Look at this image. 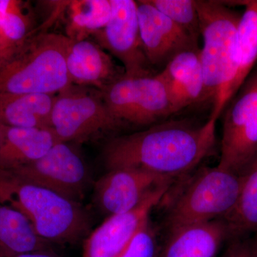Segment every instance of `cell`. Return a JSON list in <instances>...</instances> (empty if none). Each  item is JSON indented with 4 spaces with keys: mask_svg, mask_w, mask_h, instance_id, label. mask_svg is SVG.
<instances>
[{
    "mask_svg": "<svg viewBox=\"0 0 257 257\" xmlns=\"http://www.w3.org/2000/svg\"><path fill=\"white\" fill-rule=\"evenodd\" d=\"M217 119L210 116L201 125L183 120L164 121L117 137L104 147V164L109 170L139 169L177 180L212 155Z\"/></svg>",
    "mask_w": 257,
    "mask_h": 257,
    "instance_id": "6da1fadb",
    "label": "cell"
},
{
    "mask_svg": "<svg viewBox=\"0 0 257 257\" xmlns=\"http://www.w3.org/2000/svg\"><path fill=\"white\" fill-rule=\"evenodd\" d=\"M203 47L200 49L204 89L202 102L212 104L216 119L229 103L236 76V39L241 15L224 2L195 0Z\"/></svg>",
    "mask_w": 257,
    "mask_h": 257,
    "instance_id": "7a4b0ae2",
    "label": "cell"
},
{
    "mask_svg": "<svg viewBox=\"0 0 257 257\" xmlns=\"http://www.w3.org/2000/svg\"><path fill=\"white\" fill-rule=\"evenodd\" d=\"M0 203L20 211L50 243L77 242L90 228L89 214L79 203L2 172Z\"/></svg>",
    "mask_w": 257,
    "mask_h": 257,
    "instance_id": "3957f363",
    "label": "cell"
},
{
    "mask_svg": "<svg viewBox=\"0 0 257 257\" xmlns=\"http://www.w3.org/2000/svg\"><path fill=\"white\" fill-rule=\"evenodd\" d=\"M191 174V173H190ZM172 187L166 214L170 230L198 223L224 219L236 205L241 176L219 166L203 167Z\"/></svg>",
    "mask_w": 257,
    "mask_h": 257,
    "instance_id": "277c9868",
    "label": "cell"
},
{
    "mask_svg": "<svg viewBox=\"0 0 257 257\" xmlns=\"http://www.w3.org/2000/svg\"><path fill=\"white\" fill-rule=\"evenodd\" d=\"M68 37L42 33L29 38L0 67V94H58L72 85L65 62Z\"/></svg>",
    "mask_w": 257,
    "mask_h": 257,
    "instance_id": "5b68a950",
    "label": "cell"
},
{
    "mask_svg": "<svg viewBox=\"0 0 257 257\" xmlns=\"http://www.w3.org/2000/svg\"><path fill=\"white\" fill-rule=\"evenodd\" d=\"M219 166L241 176L257 155V68L224 111Z\"/></svg>",
    "mask_w": 257,
    "mask_h": 257,
    "instance_id": "8992f818",
    "label": "cell"
},
{
    "mask_svg": "<svg viewBox=\"0 0 257 257\" xmlns=\"http://www.w3.org/2000/svg\"><path fill=\"white\" fill-rule=\"evenodd\" d=\"M103 100L120 126H150L174 114L165 84L157 74L123 76L100 92Z\"/></svg>",
    "mask_w": 257,
    "mask_h": 257,
    "instance_id": "52a82bcc",
    "label": "cell"
},
{
    "mask_svg": "<svg viewBox=\"0 0 257 257\" xmlns=\"http://www.w3.org/2000/svg\"><path fill=\"white\" fill-rule=\"evenodd\" d=\"M120 127L99 91L91 93L72 84L56 94L51 128L60 142L85 143Z\"/></svg>",
    "mask_w": 257,
    "mask_h": 257,
    "instance_id": "ba28073f",
    "label": "cell"
},
{
    "mask_svg": "<svg viewBox=\"0 0 257 257\" xmlns=\"http://www.w3.org/2000/svg\"><path fill=\"white\" fill-rule=\"evenodd\" d=\"M5 172L79 203L89 182V172L78 153L68 144H56L43 157Z\"/></svg>",
    "mask_w": 257,
    "mask_h": 257,
    "instance_id": "9c48e42d",
    "label": "cell"
},
{
    "mask_svg": "<svg viewBox=\"0 0 257 257\" xmlns=\"http://www.w3.org/2000/svg\"><path fill=\"white\" fill-rule=\"evenodd\" d=\"M110 19L105 28L93 35L96 43L123 64L124 75H152L140 36L138 4L134 0H110Z\"/></svg>",
    "mask_w": 257,
    "mask_h": 257,
    "instance_id": "30bf717a",
    "label": "cell"
},
{
    "mask_svg": "<svg viewBox=\"0 0 257 257\" xmlns=\"http://www.w3.org/2000/svg\"><path fill=\"white\" fill-rule=\"evenodd\" d=\"M174 183L154 189L133 210L106 218L84 240L82 257H119Z\"/></svg>",
    "mask_w": 257,
    "mask_h": 257,
    "instance_id": "8fae6325",
    "label": "cell"
},
{
    "mask_svg": "<svg viewBox=\"0 0 257 257\" xmlns=\"http://www.w3.org/2000/svg\"><path fill=\"white\" fill-rule=\"evenodd\" d=\"M177 180L139 169H114L96 182L94 199L107 218L133 210L154 189Z\"/></svg>",
    "mask_w": 257,
    "mask_h": 257,
    "instance_id": "7c38bea8",
    "label": "cell"
},
{
    "mask_svg": "<svg viewBox=\"0 0 257 257\" xmlns=\"http://www.w3.org/2000/svg\"><path fill=\"white\" fill-rule=\"evenodd\" d=\"M144 51L152 67H164L186 51L199 50V41L157 10L148 0L137 1Z\"/></svg>",
    "mask_w": 257,
    "mask_h": 257,
    "instance_id": "4fadbf2b",
    "label": "cell"
},
{
    "mask_svg": "<svg viewBox=\"0 0 257 257\" xmlns=\"http://www.w3.org/2000/svg\"><path fill=\"white\" fill-rule=\"evenodd\" d=\"M65 62L72 84L94 87L99 92L124 75V69L114 63L112 57L96 42L68 38Z\"/></svg>",
    "mask_w": 257,
    "mask_h": 257,
    "instance_id": "5bb4252c",
    "label": "cell"
},
{
    "mask_svg": "<svg viewBox=\"0 0 257 257\" xmlns=\"http://www.w3.org/2000/svg\"><path fill=\"white\" fill-rule=\"evenodd\" d=\"M231 239L224 219L187 225L169 231L157 257H216Z\"/></svg>",
    "mask_w": 257,
    "mask_h": 257,
    "instance_id": "9a60e30c",
    "label": "cell"
},
{
    "mask_svg": "<svg viewBox=\"0 0 257 257\" xmlns=\"http://www.w3.org/2000/svg\"><path fill=\"white\" fill-rule=\"evenodd\" d=\"M200 49L179 54L157 74L165 84L174 114L202 102L204 80Z\"/></svg>",
    "mask_w": 257,
    "mask_h": 257,
    "instance_id": "2e32d148",
    "label": "cell"
},
{
    "mask_svg": "<svg viewBox=\"0 0 257 257\" xmlns=\"http://www.w3.org/2000/svg\"><path fill=\"white\" fill-rule=\"evenodd\" d=\"M58 143L60 140L51 127L4 126L0 143V172H9L35 162Z\"/></svg>",
    "mask_w": 257,
    "mask_h": 257,
    "instance_id": "e0dca14e",
    "label": "cell"
},
{
    "mask_svg": "<svg viewBox=\"0 0 257 257\" xmlns=\"http://www.w3.org/2000/svg\"><path fill=\"white\" fill-rule=\"evenodd\" d=\"M55 96L0 94V124L10 127H51Z\"/></svg>",
    "mask_w": 257,
    "mask_h": 257,
    "instance_id": "ac0fdd59",
    "label": "cell"
},
{
    "mask_svg": "<svg viewBox=\"0 0 257 257\" xmlns=\"http://www.w3.org/2000/svg\"><path fill=\"white\" fill-rule=\"evenodd\" d=\"M50 243L37 234L20 211L0 203V257L47 249Z\"/></svg>",
    "mask_w": 257,
    "mask_h": 257,
    "instance_id": "d6986e66",
    "label": "cell"
},
{
    "mask_svg": "<svg viewBox=\"0 0 257 257\" xmlns=\"http://www.w3.org/2000/svg\"><path fill=\"white\" fill-rule=\"evenodd\" d=\"M236 39V76L229 94V101L253 71L257 62V0L243 2Z\"/></svg>",
    "mask_w": 257,
    "mask_h": 257,
    "instance_id": "ffe728a7",
    "label": "cell"
},
{
    "mask_svg": "<svg viewBox=\"0 0 257 257\" xmlns=\"http://www.w3.org/2000/svg\"><path fill=\"white\" fill-rule=\"evenodd\" d=\"M236 205L224 220L232 239L246 237L257 231V155L241 175Z\"/></svg>",
    "mask_w": 257,
    "mask_h": 257,
    "instance_id": "44dd1931",
    "label": "cell"
},
{
    "mask_svg": "<svg viewBox=\"0 0 257 257\" xmlns=\"http://www.w3.org/2000/svg\"><path fill=\"white\" fill-rule=\"evenodd\" d=\"M66 36L82 41L105 28L110 19V0L69 1Z\"/></svg>",
    "mask_w": 257,
    "mask_h": 257,
    "instance_id": "7402d4cb",
    "label": "cell"
},
{
    "mask_svg": "<svg viewBox=\"0 0 257 257\" xmlns=\"http://www.w3.org/2000/svg\"><path fill=\"white\" fill-rule=\"evenodd\" d=\"M18 0H0V30L8 42L21 47L30 37L31 20Z\"/></svg>",
    "mask_w": 257,
    "mask_h": 257,
    "instance_id": "603a6c76",
    "label": "cell"
},
{
    "mask_svg": "<svg viewBox=\"0 0 257 257\" xmlns=\"http://www.w3.org/2000/svg\"><path fill=\"white\" fill-rule=\"evenodd\" d=\"M162 14L199 41L200 23L195 0H148Z\"/></svg>",
    "mask_w": 257,
    "mask_h": 257,
    "instance_id": "cb8c5ba5",
    "label": "cell"
},
{
    "mask_svg": "<svg viewBox=\"0 0 257 257\" xmlns=\"http://www.w3.org/2000/svg\"><path fill=\"white\" fill-rule=\"evenodd\" d=\"M159 251L156 230L150 218L138 230L119 257H157Z\"/></svg>",
    "mask_w": 257,
    "mask_h": 257,
    "instance_id": "d4e9b609",
    "label": "cell"
},
{
    "mask_svg": "<svg viewBox=\"0 0 257 257\" xmlns=\"http://www.w3.org/2000/svg\"><path fill=\"white\" fill-rule=\"evenodd\" d=\"M221 257H253L249 245V237L235 238L230 240L227 248Z\"/></svg>",
    "mask_w": 257,
    "mask_h": 257,
    "instance_id": "484cf974",
    "label": "cell"
},
{
    "mask_svg": "<svg viewBox=\"0 0 257 257\" xmlns=\"http://www.w3.org/2000/svg\"><path fill=\"white\" fill-rule=\"evenodd\" d=\"M21 47L15 46L13 44L8 42L0 30V52H3L5 55L10 56V57H13Z\"/></svg>",
    "mask_w": 257,
    "mask_h": 257,
    "instance_id": "4316f807",
    "label": "cell"
},
{
    "mask_svg": "<svg viewBox=\"0 0 257 257\" xmlns=\"http://www.w3.org/2000/svg\"><path fill=\"white\" fill-rule=\"evenodd\" d=\"M13 257H59L51 248L21 253Z\"/></svg>",
    "mask_w": 257,
    "mask_h": 257,
    "instance_id": "83f0119b",
    "label": "cell"
},
{
    "mask_svg": "<svg viewBox=\"0 0 257 257\" xmlns=\"http://www.w3.org/2000/svg\"><path fill=\"white\" fill-rule=\"evenodd\" d=\"M249 245L253 257H257V231L249 238Z\"/></svg>",
    "mask_w": 257,
    "mask_h": 257,
    "instance_id": "f1b7e54d",
    "label": "cell"
},
{
    "mask_svg": "<svg viewBox=\"0 0 257 257\" xmlns=\"http://www.w3.org/2000/svg\"><path fill=\"white\" fill-rule=\"evenodd\" d=\"M13 57H10V56L5 55L3 52H0V67L3 65L7 62L12 58Z\"/></svg>",
    "mask_w": 257,
    "mask_h": 257,
    "instance_id": "f546056e",
    "label": "cell"
},
{
    "mask_svg": "<svg viewBox=\"0 0 257 257\" xmlns=\"http://www.w3.org/2000/svg\"><path fill=\"white\" fill-rule=\"evenodd\" d=\"M3 130H4V126L0 124V143H1L2 138H3Z\"/></svg>",
    "mask_w": 257,
    "mask_h": 257,
    "instance_id": "4dcf8cb0",
    "label": "cell"
}]
</instances>
